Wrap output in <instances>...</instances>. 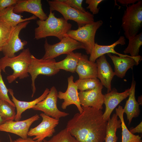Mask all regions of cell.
<instances>
[{
  "label": "cell",
  "instance_id": "ba28073f",
  "mask_svg": "<svg viewBox=\"0 0 142 142\" xmlns=\"http://www.w3.org/2000/svg\"><path fill=\"white\" fill-rule=\"evenodd\" d=\"M44 47L45 53L42 58L44 60L54 59L62 54L67 55L77 49H85L81 43L68 36L65 37L59 42L52 45L49 44L46 39Z\"/></svg>",
  "mask_w": 142,
  "mask_h": 142
},
{
  "label": "cell",
  "instance_id": "e575fe53",
  "mask_svg": "<svg viewBox=\"0 0 142 142\" xmlns=\"http://www.w3.org/2000/svg\"><path fill=\"white\" fill-rule=\"evenodd\" d=\"M18 0H0V11L11 6L15 5Z\"/></svg>",
  "mask_w": 142,
  "mask_h": 142
},
{
  "label": "cell",
  "instance_id": "52a82bcc",
  "mask_svg": "<svg viewBox=\"0 0 142 142\" xmlns=\"http://www.w3.org/2000/svg\"><path fill=\"white\" fill-rule=\"evenodd\" d=\"M56 61L54 59H38L33 55H31V59L28 66V72L31 76L32 88L33 97L35 93L36 88L35 81L38 75H42L48 76L54 75L59 71L55 65Z\"/></svg>",
  "mask_w": 142,
  "mask_h": 142
},
{
  "label": "cell",
  "instance_id": "74e56055",
  "mask_svg": "<svg viewBox=\"0 0 142 142\" xmlns=\"http://www.w3.org/2000/svg\"><path fill=\"white\" fill-rule=\"evenodd\" d=\"M13 142H43V141H37L33 140V138L28 137L26 139H23L21 138H19L13 141Z\"/></svg>",
  "mask_w": 142,
  "mask_h": 142
},
{
  "label": "cell",
  "instance_id": "ab89813d",
  "mask_svg": "<svg viewBox=\"0 0 142 142\" xmlns=\"http://www.w3.org/2000/svg\"><path fill=\"white\" fill-rule=\"evenodd\" d=\"M142 95L138 97V103L139 105H142Z\"/></svg>",
  "mask_w": 142,
  "mask_h": 142
},
{
  "label": "cell",
  "instance_id": "ee69618b",
  "mask_svg": "<svg viewBox=\"0 0 142 142\" xmlns=\"http://www.w3.org/2000/svg\"><path fill=\"white\" fill-rule=\"evenodd\" d=\"M0 142H1L0 140Z\"/></svg>",
  "mask_w": 142,
  "mask_h": 142
},
{
  "label": "cell",
  "instance_id": "7c38bea8",
  "mask_svg": "<svg viewBox=\"0 0 142 142\" xmlns=\"http://www.w3.org/2000/svg\"><path fill=\"white\" fill-rule=\"evenodd\" d=\"M30 21L21 23L15 27L12 37L8 43L2 48V52L4 56L12 58L16 56L15 53L20 50L24 49L27 42L22 41L19 35L21 31L25 28Z\"/></svg>",
  "mask_w": 142,
  "mask_h": 142
},
{
  "label": "cell",
  "instance_id": "4fadbf2b",
  "mask_svg": "<svg viewBox=\"0 0 142 142\" xmlns=\"http://www.w3.org/2000/svg\"><path fill=\"white\" fill-rule=\"evenodd\" d=\"M68 86L65 92L60 91L58 92V98L63 99L64 102L61 105L63 109H65L69 106L74 104L76 106L79 113H81L83 109L80 103L78 89L74 82V77L72 75L67 79Z\"/></svg>",
  "mask_w": 142,
  "mask_h": 142
},
{
  "label": "cell",
  "instance_id": "cb8c5ba5",
  "mask_svg": "<svg viewBox=\"0 0 142 142\" xmlns=\"http://www.w3.org/2000/svg\"><path fill=\"white\" fill-rule=\"evenodd\" d=\"M82 54L80 53H74L73 52L67 55L63 60L55 62V65L58 69H63L72 73L75 72L78 62Z\"/></svg>",
  "mask_w": 142,
  "mask_h": 142
},
{
  "label": "cell",
  "instance_id": "d4e9b609",
  "mask_svg": "<svg viewBox=\"0 0 142 142\" xmlns=\"http://www.w3.org/2000/svg\"><path fill=\"white\" fill-rule=\"evenodd\" d=\"M116 114L121 121L122 128L121 142H142L141 137L131 133L127 128L124 119V109L120 105L115 109Z\"/></svg>",
  "mask_w": 142,
  "mask_h": 142
},
{
  "label": "cell",
  "instance_id": "603a6c76",
  "mask_svg": "<svg viewBox=\"0 0 142 142\" xmlns=\"http://www.w3.org/2000/svg\"><path fill=\"white\" fill-rule=\"evenodd\" d=\"M108 55L114 64L115 75L119 78H123L127 70L136 65L135 60L133 58L120 57L111 53H108Z\"/></svg>",
  "mask_w": 142,
  "mask_h": 142
},
{
  "label": "cell",
  "instance_id": "7a4b0ae2",
  "mask_svg": "<svg viewBox=\"0 0 142 142\" xmlns=\"http://www.w3.org/2000/svg\"><path fill=\"white\" fill-rule=\"evenodd\" d=\"M36 23L38 26L34 29V38L36 40L54 36L60 40L72 27V24L63 17H56L51 11L46 20H37Z\"/></svg>",
  "mask_w": 142,
  "mask_h": 142
},
{
  "label": "cell",
  "instance_id": "484cf974",
  "mask_svg": "<svg viewBox=\"0 0 142 142\" xmlns=\"http://www.w3.org/2000/svg\"><path fill=\"white\" fill-rule=\"evenodd\" d=\"M121 127V121L118 120L116 113L114 114L111 118L107 121L106 127L105 142H116L118 137L116 135L117 129Z\"/></svg>",
  "mask_w": 142,
  "mask_h": 142
},
{
  "label": "cell",
  "instance_id": "d6a6232c",
  "mask_svg": "<svg viewBox=\"0 0 142 142\" xmlns=\"http://www.w3.org/2000/svg\"><path fill=\"white\" fill-rule=\"evenodd\" d=\"M69 6L83 13L87 11L82 6L83 0H61Z\"/></svg>",
  "mask_w": 142,
  "mask_h": 142
},
{
  "label": "cell",
  "instance_id": "44dd1931",
  "mask_svg": "<svg viewBox=\"0 0 142 142\" xmlns=\"http://www.w3.org/2000/svg\"><path fill=\"white\" fill-rule=\"evenodd\" d=\"M8 90L12 98V101L14 103L17 112L14 120L15 121H17L21 119L23 112L27 109H31L33 106L43 100L48 94L49 89L46 88L40 97L33 100L29 102L21 101L18 100L14 97L12 89L9 88L8 89Z\"/></svg>",
  "mask_w": 142,
  "mask_h": 142
},
{
  "label": "cell",
  "instance_id": "3957f363",
  "mask_svg": "<svg viewBox=\"0 0 142 142\" xmlns=\"http://www.w3.org/2000/svg\"><path fill=\"white\" fill-rule=\"evenodd\" d=\"M31 54L28 48L22 50L18 55L12 58L4 56L0 59V69L6 73V67H9L13 72L8 76L7 79L9 83L17 78L23 79L29 76L28 70L31 59Z\"/></svg>",
  "mask_w": 142,
  "mask_h": 142
},
{
  "label": "cell",
  "instance_id": "5bb4252c",
  "mask_svg": "<svg viewBox=\"0 0 142 142\" xmlns=\"http://www.w3.org/2000/svg\"><path fill=\"white\" fill-rule=\"evenodd\" d=\"M102 85L93 89L79 92L81 105L102 110L104 102V95L102 92Z\"/></svg>",
  "mask_w": 142,
  "mask_h": 142
},
{
  "label": "cell",
  "instance_id": "7402d4cb",
  "mask_svg": "<svg viewBox=\"0 0 142 142\" xmlns=\"http://www.w3.org/2000/svg\"><path fill=\"white\" fill-rule=\"evenodd\" d=\"M14 6H12L0 11V22L12 27H15L19 23L26 21L36 19L35 16L23 18L22 16L14 12Z\"/></svg>",
  "mask_w": 142,
  "mask_h": 142
},
{
  "label": "cell",
  "instance_id": "2e32d148",
  "mask_svg": "<svg viewBox=\"0 0 142 142\" xmlns=\"http://www.w3.org/2000/svg\"><path fill=\"white\" fill-rule=\"evenodd\" d=\"M125 44V40L123 36H120L118 39L112 44L109 45H102L95 43L94 47L91 53L89 60L91 61L95 62V60L100 56L106 54L112 53L117 54L120 57H129L134 58L136 62V65L139 64V61L141 56L134 58L126 54H122L116 52L114 50V48L117 45L120 44L124 45Z\"/></svg>",
  "mask_w": 142,
  "mask_h": 142
},
{
  "label": "cell",
  "instance_id": "9c48e42d",
  "mask_svg": "<svg viewBox=\"0 0 142 142\" xmlns=\"http://www.w3.org/2000/svg\"><path fill=\"white\" fill-rule=\"evenodd\" d=\"M58 94L56 88L52 86L46 97L31 109L43 111L46 115L59 120L61 118L68 116L69 113L61 111L57 108Z\"/></svg>",
  "mask_w": 142,
  "mask_h": 142
},
{
  "label": "cell",
  "instance_id": "f546056e",
  "mask_svg": "<svg viewBox=\"0 0 142 142\" xmlns=\"http://www.w3.org/2000/svg\"><path fill=\"white\" fill-rule=\"evenodd\" d=\"M14 27L9 26L0 22V46L2 48L9 42Z\"/></svg>",
  "mask_w": 142,
  "mask_h": 142
},
{
  "label": "cell",
  "instance_id": "1f68e13d",
  "mask_svg": "<svg viewBox=\"0 0 142 142\" xmlns=\"http://www.w3.org/2000/svg\"><path fill=\"white\" fill-rule=\"evenodd\" d=\"M2 70L0 69V99L6 101L12 106L15 107V105L10 99L8 95V89L3 80L1 74Z\"/></svg>",
  "mask_w": 142,
  "mask_h": 142
},
{
  "label": "cell",
  "instance_id": "4dcf8cb0",
  "mask_svg": "<svg viewBox=\"0 0 142 142\" xmlns=\"http://www.w3.org/2000/svg\"><path fill=\"white\" fill-rule=\"evenodd\" d=\"M43 142H77V140L68 131L66 128L62 130L50 139H45Z\"/></svg>",
  "mask_w": 142,
  "mask_h": 142
},
{
  "label": "cell",
  "instance_id": "4316f807",
  "mask_svg": "<svg viewBox=\"0 0 142 142\" xmlns=\"http://www.w3.org/2000/svg\"><path fill=\"white\" fill-rule=\"evenodd\" d=\"M128 40V45L124 50V53L125 54H129L130 56L134 58L141 56L139 53L140 48L142 45V32Z\"/></svg>",
  "mask_w": 142,
  "mask_h": 142
},
{
  "label": "cell",
  "instance_id": "d6986e66",
  "mask_svg": "<svg viewBox=\"0 0 142 142\" xmlns=\"http://www.w3.org/2000/svg\"><path fill=\"white\" fill-rule=\"evenodd\" d=\"M97 65L96 63L90 61L87 55L83 54L80 58L75 72L79 79L97 78Z\"/></svg>",
  "mask_w": 142,
  "mask_h": 142
},
{
  "label": "cell",
  "instance_id": "f1b7e54d",
  "mask_svg": "<svg viewBox=\"0 0 142 142\" xmlns=\"http://www.w3.org/2000/svg\"><path fill=\"white\" fill-rule=\"evenodd\" d=\"M15 107L0 99V114L6 121L14 120Z\"/></svg>",
  "mask_w": 142,
  "mask_h": 142
},
{
  "label": "cell",
  "instance_id": "836d02e7",
  "mask_svg": "<svg viewBox=\"0 0 142 142\" xmlns=\"http://www.w3.org/2000/svg\"><path fill=\"white\" fill-rule=\"evenodd\" d=\"M103 1V0H86L85 3L88 5L86 8L89 9L93 15L97 14L99 13L100 8H98V6Z\"/></svg>",
  "mask_w": 142,
  "mask_h": 142
},
{
  "label": "cell",
  "instance_id": "277c9868",
  "mask_svg": "<svg viewBox=\"0 0 142 142\" xmlns=\"http://www.w3.org/2000/svg\"><path fill=\"white\" fill-rule=\"evenodd\" d=\"M122 18L121 27L128 39L138 34L142 26V1L126 6Z\"/></svg>",
  "mask_w": 142,
  "mask_h": 142
},
{
  "label": "cell",
  "instance_id": "e0dca14e",
  "mask_svg": "<svg viewBox=\"0 0 142 142\" xmlns=\"http://www.w3.org/2000/svg\"><path fill=\"white\" fill-rule=\"evenodd\" d=\"M130 90V88H128L123 92L119 93L116 88H113L110 92L104 95V104L105 108L103 117L105 121H107L110 119L113 110L121 101L129 96Z\"/></svg>",
  "mask_w": 142,
  "mask_h": 142
},
{
  "label": "cell",
  "instance_id": "ffe728a7",
  "mask_svg": "<svg viewBox=\"0 0 142 142\" xmlns=\"http://www.w3.org/2000/svg\"><path fill=\"white\" fill-rule=\"evenodd\" d=\"M136 85V82L133 75L129 98L123 109L124 113H125L127 116L129 125L130 124L133 118L138 117L140 113L139 105L136 99L135 96Z\"/></svg>",
  "mask_w": 142,
  "mask_h": 142
},
{
  "label": "cell",
  "instance_id": "8d00e7d4",
  "mask_svg": "<svg viewBox=\"0 0 142 142\" xmlns=\"http://www.w3.org/2000/svg\"><path fill=\"white\" fill-rule=\"evenodd\" d=\"M139 1V0H117V1L122 5L126 6L130 4H134Z\"/></svg>",
  "mask_w": 142,
  "mask_h": 142
},
{
  "label": "cell",
  "instance_id": "f35d334b",
  "mask_svg": "<svg viewBox=\"0 0 142 142\" xmlns=\"http://www.w3.org/2000/svg\"><path fill=\"white\" fill-rule=\"evenodd\" d=\"M6 121L0 114V125L4 123Z\"/></svg>",
  "mask_w": 142,
  "mask_h": 142
},
{
  "label": "cell",
  "instance_id": "5b68a950",
  "mask_svg": "<svg viewBox=\"0 0 142 142\" xmlns=\"http://www.w3.org/2000/svg\"><path fill=\"white\" fill-rule=\"evenodd\" d=\"M50 11H56L63 16L66 21L73 20L79 27L94 22V16L88 11L83 13L69 6L61 0H47Z\"/></svg>",
  "mask_w": 142,
  "mask_h": 142
},
{
  "label": "cell",
  "instance_id": "7bdbcfd3",
  "mask_svg": "<svg viewBox=\"0 0 142 142\" xmlns=\"http://www.w3.org/2000/svg\"><path fill=\"white\" fill-rule=\"evenodd\" d=\"M77 142H79V141H77Z\"/></svg>",
  "mask_w": 142,
  "mask_h": 142
},
{
  "label": "cell",
  "instance_id": "30bf717a",
  "mask_svg": "<svg viewBox=\"0 0 142 142\" xmlns=\"http://www.w3.org/2000/svg\"><path fill=\"white\" fill-rule=\"evenodd\" d=\"M40 115L42 118V121L37 126L29 130L28 136H34L33 138L34 140L42 141L45 138L53 135L55 131V128L59 123V120L43 113Z\"/></svg>",
  "mask_w": 142,
  "mask_h": 142
},
{
  "label": "cell",
  "instance_id": "b9f144b4",
  "mask_svg": "<svg viewBox=\"0 0 142 142\" xmlns=\"http://www.w3.org/2000/svg\"><path fill=\"white\" fill-rule=\"evenodd\" d=\"M2 48L0 46V52H2Z\"/></svg>",
  "mask_w": 142,
  "mask_h": 142
},
{
  "label": "cell",
  "instance_id": "60d3db41",
  "mask_svg": "<svg viewBox=\"0 0 142 142\" xmlns=\"http://www.w3.org/2000/svg\"><path fill=\"white\" fill-rule=\"evenodd\" d=\"M9 142H13V139L10 135H9Z\"/></svg>",
  "mask_w": 142,
  "mask_h": 142
},
{
  "label": "cell",
  "instance_id": "ac0fdd59",
  "mask_svg": "<svg viewBox=\"0 0 142 142\" xmlns=\"http://www.w3.org/2000/svg\"><path fill=\"white\" fill-rule=\"evenodd\" d=\"M97 78L100 80L103 86L107 89V93L111 90V82L115 75L114 72L107 60L105 55L97 59Z\"/></svg>",
  "mask_w": 142,
  "mask_h": 142
},
{
  "label": "cell",
  "instance_id": "d590c367",
  "mask_svg": "<svg viewBox=\"0 0 142 142\" xmlns=\"http://www.w3.org/2000/svg\"><path fill=\"white\" fill-rule=\"evenodd\" d=\"M133 134L136 133H142V122L141 121L135 128H131L129 130Z\"/></svg>",
  "mask_w": 142,
  "mask_h": 142
},
{
  "label": "cell",
  "instance_id": "9a60e30c",
  "mask_svg": "<svg viewBox=\"0 0 142 142\" xmlns=\"http://www.w3.org/2000/svg\"><path fill=\"white\" fill-rule=\"evenodd\" d=\"M14 12L17 14L24 12L31 13L41 20H44L48 16L42 8L41 0H18L14 6Z\"/></svg>",
  "mask_w": 142,
  "mask_h": 142
},
{
  "label": "cell",
  "instance_id": "8992f818",
  "mask_svg": "<svg viewBox=\"0 0 142 142\" xmlns=\"http://www.w3.org/2000/svg\"><path fill=\"white\" fill-rule=\"evenodd\" d=\"M103 21L99 20L70 30L65 35L82 44L87 54H90L95 44V36L97 30L102 25Z\"/></svg>",
  "mask_w": 142,
  "mask_h": 142
},
{
  "label": "cell",
  "instance_id": "6da1fadb",
  "mask_svg": "<svg viewBox=\"0 0 142 142\" xmlns=\"http://www.w3.org/2000/svg\"><path fill=\"white\" fill-rule=\"evenodd\" d=\"M82 107L83 112L75 114L66 128L79 142H104L107 121L103 118L102 110Z\"/></svg>",
  "mask_w": 142,
  "mask_h": 142
},
{
  "label": "cell",
  "instance_id": "8fae6325",
  "mask_svg": "<svg viewBox=\"0 0 142 142\" xmlns=\"http://www.w3.org/2000/svg\"><path fill=\"white\" fill-rule=\"evenodd\" d=\"M40 118L37 114L25 120L14 121H6L0 125V131L12 133L23 139L28 138V133L32 124Z\"/></svg>",
  "mask_w": 142,
  "mask_h": 142
},
{
  "label": "cell",
  "instance_id": "83f0119b",
  "mask_svg": "<svg viewBox=\"0 0 142 142\" xmlns=\"http://www.w3.org/2000/svg\"><path fill=\"white\" fill-rule=\"evenodd\" d=\"M74 82L78 89L81 92L91 90L102 85L97 78L79 79Z\"/></svg>",
  "mask_w": 142,
  "mask_h": 142
}]
</instances>
